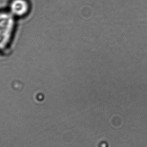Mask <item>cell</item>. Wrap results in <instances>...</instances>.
<instances>
[{
	"label": "cell",
	"instance_id": "2",
	"mask_svg": "<svg viewBox=\"0 0 147 147\" xmlns=\"http://www.w3.org/2000/svg\"><path fill=\"white\" fill-rule=\"evenodd\" d=\"M8 10L16 18H22L30 12V3L29 0H11Z\"/></svg>",
	"mask_w": 147,
	"mask_h": 147
},
{
	"label": "cell",
	"instance_id": "1",
	"mask_svg": "<svg viewBox=\"0 0 147 147\" xmlns=\"http://www.w3.org/2000/svg\"><path fill=\"white\" fill-rule=\"evenodd\" d=\"M16 27L17 19L8 10L0 11V52L10 47Z\"/></svg>",
	"mask_w": 147,
	"mask_h": 147
}]
</instances>
